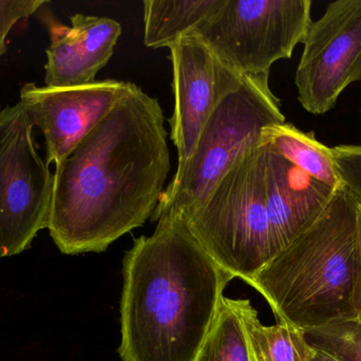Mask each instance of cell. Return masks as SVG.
I'll return each instance as SVG.
<instances>
[{"instance_id":"cell-1","label":"cell","mask_w":361,"mask_h":361,"mask_svg":"<svg viewBox=\"0 0 361 361\" xmlns=\"http://www.w3.org/2000/svg\"><path fill=\"white\" fill-rule=\"evenodd\" d=\"M164 119L159 100L130 82L55 165L48 230L61 254L105 251L152 218L171 167Z\"/></svg>"},{"instance_id":"cell-2","label":"cell","mask_w":361,"mask_h":361,"mask_svg":"<svg viewBox=\"0 0 361 361\" xmlns=\"http://www.w3.org/2000/svg\"><path fill=\"white\" fill-rule=\"evenodd\" d=\"M124 258L123 361H195L233 276L184 218L164 214Z\"/></svg>"},{"instance_id":"cell-3","label":"cell","mask_w":361,"mask_h":361,"mask_svg":"<svg viewBox=\"0 0 361 361\" xmlns=\"http://www.w3.org/2000/svg\"><path fill=\"white\" fill-rule=\"evenodd\" d=\"M280 322L305 331L360 318L358 201L341 184L324 211L250 282Z\"/></svg>"},{"instance_id":"cell-4","label":"cell","mask_w":361,"mask_h":361,"mask_svg":"<svg viewBox=\"0 0 361 361\" xmlns=\"http://www.w3.org/2000/svg\"><path fill=\"white\" fill-rule=\"evenodd\" d=\"M284 122L280 100L269 87V74L243 76L216 104L192 156L178 167L152 220L164 214L188 218L231 167L260 144L265 127Z\"/></svg>"},{"instance_id":"cell-5","label":"cell","mask_w":361,"mask_h":361,"mask_svg":"<svg viewBox=\"0 0 361 361\" xmlns=\"http://www.w3.org/2000/svg\"><path fill=\"white\" fill-rule=\"evenodd\" d=\"M225 271L250 281L275 258L259 144L239 159L208 199L184 218Z\"/></svg>"},{"instance_id":"cell-6","label":"cell","mask_w":361,"mask_h":361,"mask_svg":"<svg viewBox=\"0 0 361 361\" xmlns=\"http://www.w3.org/2000/svg\"><path fill=\"white\" fill-rule=\"evenodd\" d=\"M312 6L311 0H224L191 33L240 76L269 74L305 40Z\"/></svg>"},{"instance_id":"cell-7","label":"cell","mask_w":361,"mask_h":361,"mask_svg":"<svg viewBox=\"0 0 361 361\" xmlns=\"http://www.w3.org/2000/svg\"><path fill=\"white\" fill-rule=\"evenodd\" d=\"M20 102L0 110V258L27 250L48 229L54 174L40 156Z\"/></svg>"},{"instance_id":"cell-8","label":"cell","mask_w":361,"mask_h":361,"mask_svg":"<svg viewBox=\"0 0 361 361\" xmlns=\"http://www.w3.org/2000/svg\"><path fill=\"white\" fill-rule=\"evenodd\" d=\"M302 44L295 76L299 102L310 114H326L361 82V0L331 2Z\"/></svg>"},{"instance_id":"cell-9","label":"cell","mask_w":361,"mask_h":361,"mask_svg":"<svg viewBox=\"0 0 361 361\" xmlns=\"http://www.w3.org/2000/svg\"><path fill=\"white\" fill-rule=\"evenodd\" d=\"M130 82L94 81L80 86L27 83L19 102L46 140L47 163L59 165L126 95Z\"/></svg>"},{"instance_id":"cell-10","label":"cell","mask_w":361,"mask_h":361,"mask_svg":"<svg viewBox=\"0 0 361 361\" xmlns=\"http://www.w3.org/2000/svg\"><path fill=\"white\" fill-rule=\"evenodd\" d=\"M175 108L169 119L171 138L178 150V167L192 156L206 122L221 97L243 76L224 65L193 33L180 36L171 47Z\"/></svg>"},{"instance_id":"cell-11","label":"cell","mask_w":361,"mask_h":361,"mask_svg":"<svg viewBox=\"0 0 361 361\" xmlns=\"http://www.w3.org/2000/svg\"><path fill=\"white\" fill-rule=\"evenodd\" d=\"M50 35L44 66V86H80L94 82L114 53L122 25L109 17L78 13L70 25L52 14L42 15Z\"/></svg>"},{"instance_id":"cell-12","label":"cell","mask_w":361,"mask_h":361,"mask_svg":"<svg viewBox=\"0 0 361 361\" xmlns=\"http://www.w3.org/2000/svg\"><path fill=\"white\" fill-rule=\"evenodd\" d=\"M260 146L276 256L324 211L336 189L310 177L267 144Z\"/></svg>"},{"instance_id":"cell-13","label":"cell","mask_w":361,"mask_h":361,"mask_svg":"<svg viewBox=\"0 0 361 361\" xmlns=\"http://www.w3.org/2000/svg\"><path fill=\"white\" fill-rule=\"evenodd\" d=\"M260 143L271 146L303 173L334 190L343 184L332 148L318 141L314 133H305L292 123L284 122L265 127Z\"/></svg>"},{"instance_id":"cell-14","label":"cell","mask_w":361,"mask_h":361,"mask_svg":"<svg viewBox=\"0 0 361 361\" xmlns=\"http://www.w3.org/2000/svg\"><path fill=\"white\" fill-rule=\"evenodd\" d=\"M224 0H145L144 44L149 48L169 47L195 31Z\"/></svg>"},{"instance_id":"cell-15","label":"cell","mask_w":361,"mask_h":361,"mask_svg":"<svg viewBox=\"0 0 361 361\" xmlns=\"http://www.w3.org/2000/svg\"><path fill=\"white\" fill-rule=\"evenodd\" d=\"M242 313L255 361H309L313 349L302 330L280 321L265 326L250 300H242Z\"/></svg>"},{"instance_id":"cell-16","label":"cell","mask_w":361,"mask_h":361,"mask_svg":"<svg viewBox=\"0 0 361 361\" xmlns=\"http://www.w3.org/2000/svg\"><path fill=\"white\" fill-rule=\"evenodd\" d=\"M242 300L223 297L195 361H255L242 313Z\"/></svg>"},{"instance_id":"cell-17","label":"cell","mask_w":361,"mask_h":361,"mask_svg":"<svg viewBox=\"0 0 361 361\" xmlns=\"http://www.w3.org/2000/svg\"><path fill=\"white\" fill-rule=\"evenodd\" d=\"M305 335L311 347L331 352L345 361H361V324L357 320L305 331Z\"/></svg>"},{"instance_id":"cell-18","label":"cell","mask_w":361,"mask_h":361,"mask_svg":"<svg viewBox=\"0 0 361 361\" xmlns=\"http://www.w3.org/2000/svg\"><path fill=\"white\" fill-rule=\"evenodd\" d=\"M332 150L341 182L361 199V144H341Z\"/></svg>"},{"instance_id":"cell-19","label":"cell","mask_w":361,"mask_h":361,"mask_svg":"<svg viewBox=\"0 0 361 361\" xmlns=\"http://www.w3.org/2000/svg\"><path fill=\"white\" fill-rule=\"evenodd\" d=\"M46 0H0V55L6 51V38L12 28L48 4Z\"/></svg>"},{"instance_id":"cell-20","label":"cell","mask_w":361,"mask_h":361,"mask_svg":"<svg viewBox=\"0 0 361 361\" xmlns=\"http://www.w3.org/2000/svg\"><path fill=\"white\" fill-rule=\"evenodd\" d=\"M311 357L309 361H345L343 358L338 357L331 352L324 351V350L317 349L312 347Z\"/></svg>"},{"instance_id":"cell-21","label":"cell","mask_w":361,"mask_h":361,"mask_svg":"<svg viewBox=\"0 0 361 361\" xmlns=\"http://www.w3.org/2000/svg\"><path fill=\"white\" fill-rule=\"evenodd\" d=\"M358 201V225H360V246H361V199L360 197L356 196ZM358 322L361 324V311L360 318H358Z\"/></svg>"},{"instance_id":"cell-22","label":"cell","mask_w":361,"mask_h":361,"mask_svg":"<svg viewBox=\"0 0 361 361\" xmlns=\"http://www.w3.org/2000/svg\"><path fill=\"white\" fill-rule=\"evenodd\" d=\"M360 114H361V108H360Z\"/></svg>"}]
</instances>
